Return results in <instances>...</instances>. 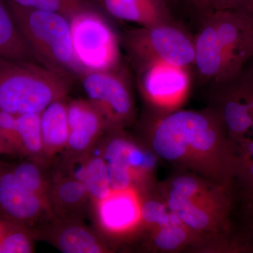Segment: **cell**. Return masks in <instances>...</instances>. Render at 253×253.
Wrapping results in <instances>:
<instances>
[{"label": "cell", "instance_id": "1", "mask_svg": "<svg viewBox=\"0 0 253 253\" xmlns=\"http://www.w3.org/2000/svg\"><path fill=\"white\" fill-rule=\"evenodd\" d=\"M200 20L192 67L201 81L214 84L235 75L253 58V21L237 9Z\"/></svg>", "mask_w": 253, "mask_h": 253}, {"label": "cell", "instance_id": "2", "mask_svg": "<svg viewBox=\"0 0 253 253\" xmlns=\"http://www.w3.org/2000/svg\"><path fill=\"white\" fill-rule=\"evenodd\" d=\"M73 80L39 63L0 57V109L16 116L41 114L66 97Z\"/></svg>", "mask_w": 253, "mask_h": 253}, {"label": "cell", "instance_id": "3", "mask_svg": "<svg viewBox=\"0 0 253 253\" xmlns=\"http://www.w3.org/2000/svg\"><path fill=\"white\" fill-rule=\"evenodd\" d=\"M5 1L37 61L72 79L81 78L84 72L75 56L69 19Z\"/></svg>", "mask_w": 253, "mask_h": 253}, {"label": "cell", "instance_id": "4", "mask_svg": "<svg viewBox=\"0 0 253 253\" xmlns=\"http://www.w3.org/2000/svg\"><path fill=\"white\" fill-rule=\"evenodd\" d=\"M120 38L135 71L154 62L193 66L194 38L175 22L130 28Z\"/></svg>", "mask_w": 253, "mask_h": 253}, {"label": "cell", "instance_id": "5", "mask_svg": "<svg viewBox=\"0 0 253 253\" xmlns=\"http://www.w3.org/2000/svg\"><path fill=\"white\" fill-rule=\"evenodd\" d=\"M69 22L75 56L83 72L123 65L121 38L102 15L86 6L72 15Z\"/></svg>", "mask_w": 253, "mask_h": 253}, {"label": "cell", "instance_id": "6", "mask_svg": "<svg viewBox=\"0 0 253 253\" xmlns=\"http://www.w3.org/2000/svg\"><path fill=\"white\" fill-rule=\"evenodd\" d=\"M214 122L202 113L179 111L161 119L155 129L153 146L156 154L176 161L190 146L198 151L211 149L216 140Z\"/></svg>", "mask_w": 253, "mask_h": 253}, {"label": "cell", "instance_id": "7", "mask_svg": "<svg viewBox=\"0 0 253 253\" xmlns=\"http://www.w3.org/2000/svg\"><path fill=\"white\" fill-rule=\"evenodd\" d=\"M81 80L88 100L106 126H117L131 118L134 109L131 81L124 65L108 71L84 73Z\"/></svg>", "mask_w": 253, "mask_h": 253}, {"label": "cell", "instance_id": "8", "mask_svg": "<svg viewBox=\"0 0 253 253\" xmlns=\"http://www.w3.org/2000/svg\"><path fill=\"white\" fill-rule=\"evenodd\" d=\"M221 99L219 115L236 141L253 139V58L231 77L214 83Z\"/></svg>", "mask_w": 253, "mask_h": 253}, {"label": "cell", "instance_id": "9", "mask_svg": "<svg viewBox=\"0 0 253 253\" xmlns=\"http://www.w3.org/2000/svg\"><path fill=\"white\" fill-rule=\"evenodd\" d=\"M191 67L154 62L136 70L142 94L163 107L175 106L187 94L191 84Z\"/></svg>", "mask_w": 253, "mask_h": 253}, {"label": "cell", "instance_id": "10", "mask_svg": "<svg viewBox=\"0 0 253 253\" xmlns=\"http://www.w3.org/2000/svg\"><path fill=\"white\" fill-rule=\"evenodd\" d=\"M0 207L17 221L36 220L49 210L48 201L21 185L12 172L0 176Z\"/></svg>", "mask_w": 253, "mask_h": 253}, {"label": "cell", "instance_id": "11", "mask_svg": "<svg viewBox=\"0 0 253 253\" xmlns=\"http://www.w3.org/2000/svg\"><path fill=\"white\" fill-rule=\"evenodd\" d=\"M112 17L150 27L174 22L166 0H99Z\"/></svg>", "mask_w": 253, "mask_h": 253}, {"label": "cell", "instance_id": "12", "mask_svg": "<svg viewBox=\"0 0 253 253\" xmlns=\"http://www.w3.org/2000/svg\"><path fill=\"white\" fill-rule=\"evenodd\" d=\"M68 116L67 146L73 152H84L89 149L106 126L104 118L89 100H74L68 104Z\"/></svg>", "mask_w": 253, "mask_h": 253}, {"label": "cell", "instance_id": "13", "mask_svg": "<svg viewBox=\"0 0 253 253\" xmlns=\"http://www.w3.org/2000/svg\"><path fill=\"white\" fill-rule=\"evenodd\" d=\"M66 98L56 100L41 113V124L45 155L67 147L69 137L68 104Z\"/></svg>", "mask_w": 253, "mask_h": 253}, {"label": "cell", "instance_id": "14", "mask_svg": "<svg viewBox=\"0 0 253 253\" xmlns=\"http://www.w3.org/2000/svg\"><path fill=\"white\" fill-rule=\"evenodd\" d=\"M101 225L110 231H121L135 222L138 209L135 201L124 191H118L96 204Z\"/></svg>", "mask_w": 253, "mask_h": 253}, {"label": "cell", "instance_id": "15", "mask_svg": "<svg viewBox=\"0 0 253 253\" xmlns=\"http://www.w3.org/2000/svg\"><path fill=\"white\" fill-rule=\"evenodd\" d=\"M0 57L38 63L5 0H0Z\"/></svg>", "mask_w": 253, "mask_h": 253}, {"label": "cell", "instance_id": "16", "mask_svg": "<svg viewBox=\"0 0 253 253\" xmlns=\"http://www.w3.org/2000/svg\"><path fill=\"white\" fill-rule=\"evenodd\" d=\"M56 245L65 253H99L103 246L96 235L88 228L78 224L61 227L55 237Z\"/></svg>", "mask_w": 253, "mask_h": 253}, {"label": "cell", "instance_id": "17", "mask_svg": "<svg viewBox=\"0 0 253 253\" xmlns=\"http://www.w3.org/2000/svg\"><path fill=\"white\" fill-rule=\"evenodd\" d=\"M83 184L89 199L97 204L107 198L112 192L108 179L107 166L101 156L88 158Z\"/></svg>", "mask_w": 253, "mask_h": 253}, {"label": "cell", "instance_id": "18", "mask_svg": "<svg viewBox=\"0 0 253 253\" xmlns=\"http://www.w3.org/2000/svg\"><path fill=\"white\" fill-rule=\"evenodd\" d=\"M18 140L23 149L32 156L44 154L42 134L41 114L29 113L17 116Z\"/></svg>", "mask_w": 253, "mask_h": 253}, {"label": "cell", "instance_id": "19", "mask_svg": "<svg viewBox=\"0 0 253 253\" xmlns=\"http://www.w3.org/2000/svg\"><path fill=\"white\" fill-rule=\"evenodd\" d=\"M168 207L171 212L176 214L181 221L192 229H204L209 222V218L204 211L194 206L189 198L179 194L174 189L169 194Z\"/></svg>", "mask_w": 253, "mask_h": 253}, {"label": "cell", "instance_id": "20", "mask_svg": "<svg viewBox=\"0 0 253 253\" xmlns=\"http://www.w3.org/2000/svg\"><path fill=\"white\" fill-rule=\"evenodd\" d=\"M54 197L60 207L69 209L83 206L89 198L83 183L70 176L60 179L56 184Z\"/></svg>", "mask_w": 253, "mask_h": 253}, {"label": "cell", "instance_id": "21", "mask_svg": "<svg viewBox=\"0 0 253 253\" xmlns=\"http://www.w3.org/2000/svg\"><path fill=\"white\" fill-rule=\"evenodd\" d=\"M116 163L129 169H149L154 166L155 159L152 155L125 139L118 149Z\"/></svg>", "mask_w": 253, "mask_h": 253}, {"label": "cell", "instance_id": "22", "mask_svg": "<svg viewBox=\"0 0 253 253\" xmlns=\"http://www.w3.org/2000/svg\"><path fill=\"white\" fill-rule=\"evenodd\" d=\"M11 172L21 185L48 201L47 186L39 166L33 163H22Z\"/></svg>", "mask_w": 253, "mask_h": 253}, {"label": "cell", "instance_id": "23", "mask_svg": "<svg viewBox=\"0 0 253 253\" xmlns=\"http://www.w3.org/2000/svg\"><path fill=\"white\" fill-rule=\"evenodd\" d=\"M16 4L31 9L59 13L69 19L86 5L83 0H9Z\"/></svg>", "mask_w": 253, "mask_h": 253}, {"label": "cell", "instance_id": "24", "mask_svg": "<svg viewBox=\"0 0 253 253\" xmlns=\"http://www.w3.org/2000/svg\"><path fill=\"white\" fill-rule=\"evenodd\" d=\"M33 251V241L22 230L11 231L0 239V253H29Z\"/></svg>", "mask_w": 253, "mask_h": 253}, {"label": "cell", "instance_id": "25", "mask_svg": "<svg viewBox=\"0 0 253 253\" xmlns=\"http://www.w3.org/2000/svg\"><path fill=\"white\" fill-rule=\"evenodd\" d=\"M200 19L218 11L236 9L239 0H186Z\"/></svg>", "mask_w": 253, "mask_h": 253}, {"label": "cell", "instance_id": "26", "mask_svg": "<svg viewBox=\"0 0 253 253\" xmlns=\"http://www.w3.org/2000/svg\"><path fill=\"white\" fill-rule=\"evenodd\" d=\"M185 239V231L179 226L167 224L161 227L155 242L159 249L171 251L176 249Z\"/></svg>", "mask_w": 253, "mask_h": 253}, {"label": "cell", "instance_id": "27", "mask_svg": "<svg viewBox=\"0 0 253 253\" xmlns=\"http://www.w3.org/2000/svg\"><path fill=\"white\" fill-rule=\"evenodd\" d=\"M108 179L111 191H125L131 184L130 169L121 165L107 163Z\"/></svg>", "mask_w": 253, "mask_h": 253}, {"label": "cell", "instance_id": "28", "mask_svg": "<svg viewBox=\"0 0 253 253\" xmlns=\"http://www.w3.org/2000/svg\"><path fill=\"white\" fill-rule=\"evenodd\" d=\"M141 217L146 222L156 223L163 226L167 225L169 221V214L162 204L156 201H149L142 206Z\"/></svg>", "mask_w": 253, "mask_h": 253}, {"label": "cell", "instance_id": "29", "mask_svg": "<svg viewBox=\"0 0 253 253\" xmlns=\"http://www.w3.org/2000/svg\"><path fill=\"white\" fill-rule=\"evenodd\" d=\"M173 189L185 197L191 198L197 191L198 183L194 178L179 176L173 182Z\"/></svg>", "mask_w": 253, "mask_h": 253}, {"label": "cell", "instance_id": "30", "mask_svg": "<svg viewBox=\"0 0 253 253\" xmlns=\"http://www.w3.org/2000/svg\"><path fill=\"white\" fill-rule=\"evenodd\" d=\"M241 171L244 180L249 186L250 192L253 196V156L242 158Z\"/></svg>", "mask_w": 253, "mask_h": 253}, {"label": "cell", "instance_id": "31", "mask_svg": "<svg viewBox=\"0 0 253 253\" xmlns=\"http://www.w3.org/2000/svg\"><path fill=\"white\" fill-rule=\"evenodd\" d=\"M87 159L73 161L69 167L70 177L83 183L85 176Z\"/></svg>", "mask_w": 253, "mask_h": 253}, {"label": "cell", "instance_id": "32", "mask_svg": "<svg viewBox=\"0 0 253 253\" xmlns=\"http://www.w3.org/2000/svg\"><path fill=\"white\" fill-rule=\"evenodd\" d=\"M236 9L248 15L253 21V0H239Z\"/></svg>", "mask_w": 253, "mask_h": 253}, {"label": "cell", "instance_id": "33", "mask_svg": "<svg viewBox=\"0 0 253 253\" xmlns=\"http://www.w3.org/2000/svg\"><path fill=\"white\" fill-rule=\"evenodd\" d=\"M3 234H4V229H3V228H1V225H0V239L2 237Z\"/></svg>", "mask_w": 253, "mask_h": 253}, {"label": "cell", "instance_id": "34", "mask_svg": "<svg viewBox=\"0 0 253 253\" xmlns=\"http://www.w3.org/2000/svg\"><path fill=\"white\" fill-rule=\"evenodd\" d=\"M166 1H167L168 4H169V2H172V1H174V0H166Z\"/></svg>", "mask_w": 253, "mask_h": 253}]
</instances>
